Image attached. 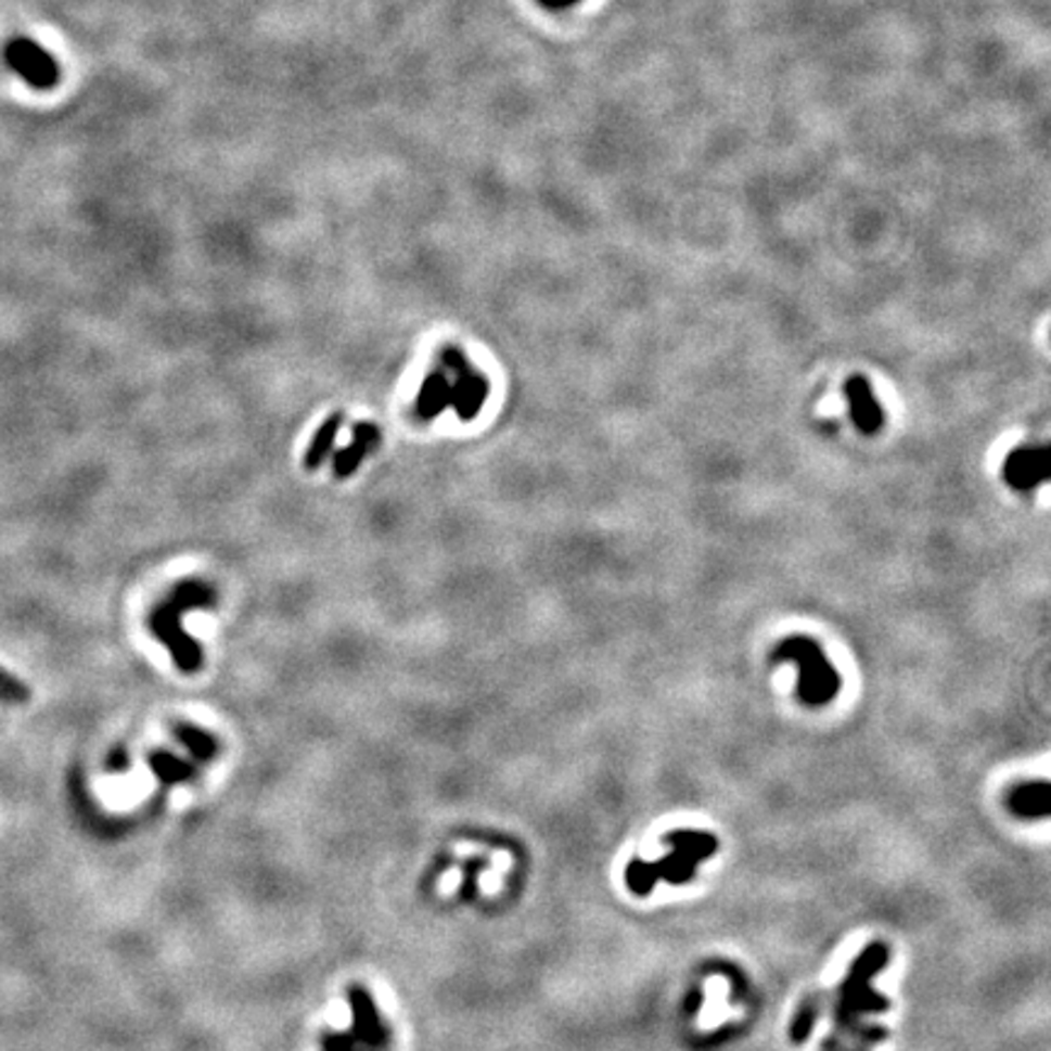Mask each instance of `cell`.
<instances>
[{
    "label": "cell",
    "mask_w": 1051,
    "mask_h": 1051,
    "mask_svg": "<svg viewBox=\"0 0 1051 1051\" xmlns=\"http://www.w3.org/2000/svg\"><path fill=\"white\" fill-rule=\"evenodd\" d=\"M217 606V589L200 577H185L149 614V630L171 653L174 665L183 675H195L203 667V648L183 628L188 612Z\"/></svg>",
    "instance_id": "obj_1"
},
{
    "label": "cell",
    "mask_w": 1051,
    "mask_h": 1051,
    "mask_svg": "<svg viewBox=\"0 0 1051 1051\" xmlns=\"http://www.w3.org/2000/svg\"><path fill=\"white\" fill-rule=\"evenodd\" d=\"M774 657L796 665V694L806 706H828L839 694V689H843V677L830 665L823 648L813 638L791 636L774 650Z\"/></svg>",
    "instance_id": "obj_4"
},
{
    "label": "cell",
    "mask_w": 1051,
    "mask_h": 1051,
    "mask_svg": "<svg viewBox=\"0 0 1051 1051\" xmlns=\"http://www.w3.org/2000/svg\"><path fill=\"white\" fill-rule=\"evenodd\" d=\"M450 407V375L444 368L428 370L422 387H419L414 414L422 424L434 422Z\"/></svg>",
    "instance_id": "obj_11"
},
{
    "label": "cell",
    "mask_w": 1051,
    "mask_h": 1051,
    "mask_svg": "<svg viewBox=\"0 0 1051 1051\" xmlns=\"http://www.w3.org/2000/svg\"><path fill=\"white\" fill-rule=\"evenodd\" d=\"M29 698V687L17 679L15 675H10L8 669L0 667V701L5 704H25Z\"/></svg>",
    "instance_id": "obj_16"
},
{
    "label": "cell",
    "mask_w": 1051,
    "mask_h": 1051,
    "mask_svg": "<svg viewBox=\"0 0 1051 1051\" xmlns=\"http://www.w3.org/2000/svg\"><path fill=\"white\" fill-rule=\"evenodd\" d=\"M149 767H152V772L158 782L166 786L188 784L197 777L195 762H185V759L176 757L174 753H166V749H158V753L149 755Z\"/></svg>",
    "instance_id": "obj_13"
},
{
    "label": "cell",
    "mask_w": 1051,
    "mask_h": 1051,
    "mask_svg": "<svg viewBox=\"0 0 1051 1051\" xmlns=\"http://www.w3.org/2000/svg\"><path fill=\"white\" fill-rule=\"evenodd\" d=\"M540 3L548 5V8H567V5L577 3V0H540Z\"/></svg>",
    "instance_id": "obj_18"
},
{
    "label": "cell",
    "mask_w": 1051,
    "mask_h": 1051,
    "mask_svg": "<svg viewBox=\"0 0 1051 1051\" xmlns=\"http://www.w3.org/2000/svg\"><path fill=\"white\" fill-rule=\"evenodd\" d=\"M174 733L178 738V743L188 747L190 749V757L195 759V762L200 765H207V762H213V759L217 757L219 753V743H217V738H213L209 733H205V730H200L195 726H190V723H178L174 728Z\"/></svg>",
    "instance_id": "obj_15"
},
{
    "label": "cell",
    "mask_w": 1051,
    "mask_h": 1051,
    "mask_svg": "<svg viewBox=\"0 0 1051 1051\" xmlns=\"http://www.w3.org/2000/svg\"><path fill=\"white\" fill-rule=\"evenodd\" d=\"M886 962H888V949L884 945L867 947L862 957H859L853 964V969H849V976L843 980V986L837 990L839 1000L835 1008V1029H837L835 1035L853 1039V1042H857V1047L874 1044L886 1037L884 1029L862 1025L864 1015L884 1013L888 1008V1000L881 998L872 988L874 976L886 966Z\"/></svg>",
    "instance_id": "obj_2"
},
{
    "label": "cell",
    "mask_w": 1051,
    "mask_h": 1051,
    "mask_svg": "<svg viewBox=\"0 0 1051 1051\" xmlns=\"http://www.w3.org/2000/svg\"><path fill=\"white\" fill-rule=\"evenodd\" d=\"M667 845L672 847L669 857L659 859L655 864L640 862L633 859L626 869V884L636 896H648L657 881L667 884H687L692 881L696 867L716 853L718 839L710 833H696V830H682V833H669Z\"/></svg>",
    "instance_id": "obj_3"
},
{
    "label": "cell",
    "mask_w": 1051,
    "mask_h": 1051,
    "mask_svg": "<svg viewBox=\"0 0 1051 1051\" xmlns=\"http://www.w3.org/2000/svg\"><path fill=\"white\" fill-rule=\"evenodd\" d=\"M342 424H344V414L334 412L322 426L317 428V434L312 438V444H309L307 456H305V467L307 470L322 467L324 460L334 453V444H336L338 432H342Z\"/></svg>",
    "instance_id": "obj_14"
},
{
    "label": "cell",
    "mask_w": 1051,
    "mask_h": 1051,
    "mask_svg": "<svg viewBox=\"0 0 1051 1051\" xmlns=\"http://www.w3.org/2000/svg\"><path fill=\"white\" fill-rule=\"evenodd\" d=\"M845 395L849 402V414H853V422L859 432L864 436L876 434L881 424H884V412H881L879 399L872 393V385L864 377H849Z\"/></svg>",
    "instance_id": "obj_10"
},
{
    "label": "cell",
    "mask_w": 1051,
    "mask_h": 1051,
    "mask_svg": "<svg viewBox=\"0 0 1051 1051\" xmlns=\"http://www.w3.org/2000/svg\"><path fill=\"white\" fill-rule=\"evenodd\" d=\"M348 1005L354 1010V1025L346 1033H326L322 1037V1051H387L393 1044V1033L368 988L350 986Z\"/></svg>",
    "instance_id": "obj_5"
},
{
    "label": "cell",
    "mask_w": 1051,
    "mask_h": 1051,
    "mask_svg": "<svg viewBox=\"0 0 1051 1051\" xmlns=\"http://www.w3.org/2000/svg\"><path fill=\"white\" fill-rule=\"evenodd\" d=\"M489 397V380L479 370H470L450 380V407L460 422H473Z\"/></svg>",
    "instance_id": "obj_9"
},
{
    "label": "cell",
    "mask_w": 1051,
    "mask_h": 1051,
    "mask_svg": "<svg viewBox=\"0 0 1051 1051\" xmlns=\"http://www.w3.org/2000/svg\"><path fill=\"white\" fill-rule=\"evenodd\" d=\"M1051 456L1047 446H1020L1003 463L1005 483L1017 492H1033L1049 479Z\"/></svg>",
    "instance_id": "obj_7"
},
{
    "label": "cell",
    "mask_w": 1051,
    "mask_h": 1051,
    "mask_svg": "<svg viewBox=\"0 0 1051 1051\" xmlns=\"http://www.w3.org/2000/svg\"><path fill=\"white\" fill-rule=\"evenodd\" d=\"M1008 808L1013 810L1017 818H1035V820L1047 818L1049 816V782H1047V779L1020 784L1013 791V794H1010Z\"/></svg>",
    "instance_id": "obj_12"
},
{
    "label": "cell",
    "mask_w": 1051,
    "mask_h": 1051,
    "mask_svg": "<svg viewBox=\"0 0 1051 1051\" xmlns=\"http://www.w3.org/2000/svg\"><path fill=\"white\" fill-rule=\"evenodd\" d=\"M383 444V434H380V426L373 422H358L354 424V438L346 448L338 450L334 456V475L338 479H348L356 475V470L360 463Z\"/></svg>",
    "instance_id": "obj_8"
},
{
    "label": "cell",
    "mask_w": 1051,
    "mask_h": 1051,
    "mask_svg": "<svg viewBox=\"0 0 1051 1051\" xmlns=\"http://www.w3.org/2000/svg\"><path fill=\"white\" fill-rule=\"evenodd\" d=\"M5 62L27 86L37 90H52L62 78V68H59L56 59L29 37L10 39L5 47Z\"/></svg>",
    "instance_id": "obj_6"
},
{
    "label": "cell",
    "mask_w": 1051,
    "mask_h": 1051,
    "mask_svg": "<svg viewBox=\"0 0 1051 1051\" xmlns=\"http://www.w3.org/2000/svg\"><path fill=\"white\" fill-rule=\"evenodd\" d=\"M816 1017H818V1005L813 1000H806V1003L798 1008L794 1025H791V1039H794V1042H804V1039L810 1035V1029H813Z\"/></svg>",
    "instance_id": "obj_17"
}]
</instances>
